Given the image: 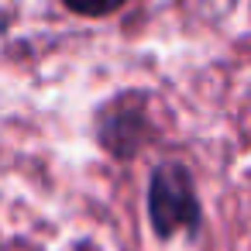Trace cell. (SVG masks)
Segmentation results:
<instances>
[{"label": "cell", "instance_id": "6da1fadb", "mask_svg": "<svg viewBox=\"0 0 251 251\" xmlns=\"http://www.w3.org/2000/svg\"><path fill=\"white\" fill-rule=\"evenodd\" d=\"M148 213L162 237H172L179 230H193L200 224V203L193 193V182L182 165H162L151 176L148 193Z\"/></svg>", "mask_w": 251, "mask_h": 251}, {"label": "cell", "instance_id": "7a4b0ae2", "mask_svg": "<svg viewBox=\"0 0 251 251\" xmlns=\"http://www.w3.org/2000/svg\"><path fill=\"white\" fill-rule=\"evenodd\" d=\"M124 4V0H66V7L76 11V14H86V18H100V14H110Z\"/></svg>", "mask_w": 251, "mask_h": 251}]
</instances>
